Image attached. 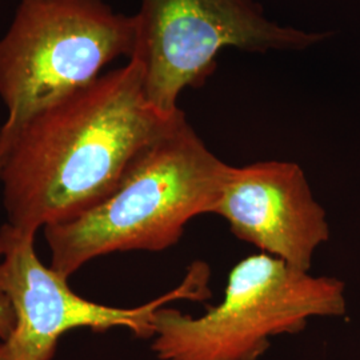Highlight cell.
Returning <instances> with one entry per match:
<instances>
[{"label":"cell","mask_w":360,"mask_h":360,"mask_svg":"<svg viewBox=\"0 0 360 360\" xmlns=\"http://www.w3.org/2000/svg\"><path fill=\"white\" fill-rule=\"evenodd\" d=\"M181 114L155 108L132 59L44 107L0 138L7 224L37 235L90 211Z\"/></svg>","instance_id":"6da1fadb"},{"label":"cell","mask_w":360,"mask_h":360,"mask_svg":"<svg viewBox=\"0 0 360 360\" xmlns=\"http://www.w3.org/2000/svg\"><path fill=\"white\" fill-rule=\"evenodd\" d=\"M229 167L183 112L132 159L98 206L44 229L50 267L70 278L96 257L176 245L190 220L214 214Z\"/></svg>","instance_id":"7a4b0ae2"},{"label":"cell","mask_w":360,"mask_h":360,"mask_svg":"<svg viewBox=\"0 0 360 360\" xmlns=\"http://www.w3.org/2000/svg\"><path fill=\"white\" fill-rule=\"evenodd\" d=\"M135 16L105 0H19L0 38V99L7 116L0 138L31 116L103 75L115 59H131Z\"/></svg>","instance_id":"3957f363"},{"label":"cell","mask_w":360,"mask_h":360,"mask_svg":"<svg viewBox=\"0 0 360 360\" xmlns=\"http://www.w3.org/2000/svg\"><path fill=\"white\" fill-rule=\"evenodd\" d=\"M345 285L315 278L269 254L240 260L221 302L193 318L160 307L153 321V351L160 360H257L270 339L297 334L314 316L345 314Z\"/></svg>","instance_id":"277c9868"},{"label":"cell","mask_w":360,"mask_h":360,"mask_svg":"<svg viewBox=\"0 0 360 360\" xmlns=\"http://www.w3.org/2000/svg\"><path fill=\"white\" fill-rule=\"evenodd\" d=\"M132 60L148 101L166 115L180 111L181 91L206 82L226 47L248 52L302 51L326 38L281 26L254 0H141Z\"/></svg>","instance_id":"5b68a950"},{"label":"cell","mask_w":360,"mask_h":360,"mask_svg":"<svg viewBox=\"0 0 360 360\" xmlns=\"http://www.w3.org/2000/svg\"><path fill=\"white\" fill-rule=\"evenodd\" d=\"M208 278L206 264L193 263L166 295L132 309L104 306L75 294L68 278L39 260L35 235L6 223L0 229V292L13 306L15 324L0 340V360H51L59 339L83 327L99 333L120 327L153 338L155 312L172 300L207 297Z\"/></svg>","instance_id":"8992f818"},{"label":"cell","mask_w":360,"mask_h":360,"mask_svg":"<svg viewBox=\"0 0 360 360\" xmlns=\"http://www.w3.org/2000/svg\"><path fill=\"white\" fill-rule=\"evenodd\" d=\"M214 214L229 223L236 238L303 272L328 239L324 210L303 169L292 162L230 166Z\"/></svg>","instance_id":"52a82bcc"}]
</instances>
